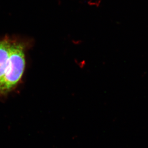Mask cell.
<instances>
[{"label":"cell","instance_id":"obj_1","mask_svg":"<svg viewBox=\"0 0 148 148\" xmlns=\"http://www.w3.org/2000/svg\"><path fill=\"white\" fill-rule=\"evenodd\" d=\"M25 43L13 39L8 68L0 82V97L11 92L19 83L25 68Z\"/></svg>","mask_w":148,"mask_h":148},{"label":"cell","instance_id":"obj_2","mask_svg":"<svg viewBox=\"0 0 148 148\" xmlns=\"http://www.w3.org/2000/svg\"><path fill=\"white\" fill-rule=\"evenodd\" d=\"M12 40L10 38L0 40V82L8 68Z\"/></svg>","mask_w":148,"mask_h":148}]
</instances>
